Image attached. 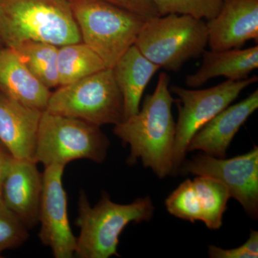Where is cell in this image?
Returning <instances> with one entry per match:
<instances>
[{
  "instance_id": "cb8c5ba5",
  "label": "cell",
  "mask_w": 258,
  "mask_h": 258,
  "mask_svg": "<svg viewBox=\"0 0 258 258\" xmlns=\"http://www.w3.org/2000/svg\"><path fill=\"white\" fill-rule=\"evenodd\" d=\"M71 2L73 0H68ZM142 17L144 20L157 16L158 13L152 0H104Z\"/></svg>"
},
{
  "instance_id": "ac0fdd59",
  "label": "cell",
  "mask_w": 258,
  "mask_h": 258,
  "mask_svg": "<svg viewBox=\"0 0 258 258\" xmlns=\"http://www.w3.org/2000/svg\"><path fill=\"white\" fill-rule=\"evenodd\" d=\"M106 69L108 68L101 57L82 42L58 47L59 86L76 82Z\"/></svg>"
},
{
  "instance_id": "9c48e42d",
  "label": "cell",
  "mask_w": 258,
  "mask_h": 258,
  "mask_svg": "<svg viewBox=\"0 0 258 258\" xmlns=\"http://www.w3.org/2000/svg\"><path fill=\"white\" fill-rule=\"evenodd\" d=\"M180 172L206 176L220 181L231 198L242 205L249 217H258V148L237 157L225 159L198 154L182 163Z\"/></svg>"
},
{
  "instance_id": "8992f818",
  "label": "cell",
  "mask_w": 258,
  "mask_h": 258,
  "mask_svg": "<svg viewBox=\"0 0 258 258\" xmlns=\"http://www.w3.org/2000/svg\"><path fill=\"white\" fill-rule=\"evenodd\" d=\"M109 147V139L101 127L44 111L37 132L35 160L45 167L66 166L77 159L102 164Z\"/></svg>"
},
{
  "instance_id": "8fae6325",
  "label": "cell",
  "mask_w": 258,
  "mask_h": 258,
  "mask_svg": "<svg viewBox=\"0 0 258 258\" xmlns=\"http://www.w3.org/2000/svg\"><path fill=\"white\" fill-rule=\"evenodd\" d=\"M211 50L242 48L258 42V0H223L221 9L206 23Z\"/></svg>"
},
{
  "instance_id": "d4e9b609",
  "label": "cell",
  "mask_w": 258,
  "mask_h": 258,
  "mask_svg": "<svg viewBox=\"0 0 258 258\" xmlns=\"http://www.w3.org/2000/svg\"><path fill=\"white\" fill-rule=\"evenodd\" d=\"M209 257L211 258H257V255H254L247 252L242 247L233 249H222L215 245H210L208 247Z\"/></svg>"
},
{
  "instance_id": "ba28073f",
  "label": "cell",
  "mask_w": 258,
  "mask_h": 258,
  "mask_svg": "<svg viewBox=\"0 0 258 258\" xmlns=\"http://www.w3.org/2000/svg\"><path fill=\"white\" fill-rule=\"evenodd\" d=\"M257 80V76L237 81L227 80L206 89H188L179 86L169 88L171 93L178 97L179 112L173 151V174L179 171L193 136Z\"/></svg>"
},
{
  "instance_id": "2e32d148",
  "label": "cell",
  "mask_w": 258,
  "mask_h": 258,
  "mask_svg": "<svg viewBox=\"0 0 258 258\" xmlns=\"http://www.w3.org/2000/svg\"><path fill=\"white\" fill-rule=\"evenodd\" d=\"M202 55L203 61L198 71L185 78V83L190 88L201 87L220 76L230 81H241L247 79L258 68L257 45L246 49L205 50Z\"/></svg>"
},
{
  "instance_id": "52a82bcc",
  "label": "cell",
  "mask_w": 258,
  "mask_h": 258,
  "mask_svg": "<svg viewBox=\"0 0 258 258\" xmlns=\"http://www.w3.org/2000/svg\"><path fill=\"white\" fill-rule=\"evenodd\" d=\"M45 111L91 124L116 125L123 120V101L113 69H106L51 93Z\"/></svg>"
},
{
  "instance_id": "3957f363",
  "label": "cell",
  "mask_w": 258,
  "mask_h": 258,
  "mask_svg": "<svg viewBox=\"0 0 258 258\" xmlns=\"http://www.w3.org/2000/svg\"><path fill=\"white\" fill-rule=\"evenodd\" d=\"M154 207L150 198H138L131 204L113 203L106 192L93 208L83 190L80 192L79 217L76 225L80 234L76 237L75 255L79 258L118 257L119 237L132 222L151 220Z\"/></svg>"
},
{
  "instance_id": "ffe728a7",
  "label": "cell",
  "mask_w": 258,
  "mask_h": 258,
  "mask_svg": "<svg viewBox=\"0 0 258 258\" xmlns=\"http://www.w3.org/2000/svg\"><path fill=\"white\" fill-rule=\"evenodd\" d=\"M192 181L201 207V222L210 230H218L222 226L223 215L231 198L228 189L210 176H198Z\"/></svg>"
},
{
  "instance_id": "7402d4cb",
  "label": "cell",
  "mask_w": 258,
  "mask_h": 258,
  "mask_svg": "<svg viewBox=\"0 0 258 258\" xmlns=\"http://www.w3.org/2000/svg\"><path fill=\"white\" fill-rule=\"evenodd\" d=\"M166 210L173 216L195 223L201 221L200 200L191 179L185 180L168 197Z\"/></svg>"
},
{
  "instance_id": "4316f807",
  "label": "cell",
  "mask_w": 258,
  "mask_h": 258,
  "mask_svg": "<svg viewBox=\"0 0 258 258\" xmlns=\"http://www.w3.org/2000/svg\"><path fill=\"white\" fill-rule=\"evenodd\" d=\"M242 247L247 252L258 256V232L251 230L249 238L243 244Z\"/></svg>"
},
{
  "instance_id": "277c9868",
  "label": "cell",
  "mask_w": 258,
  "mask_h": 258,
  "mask_svg": "<svg viewBox=\"0 0 258 258\" xmlns=\"http://www.w3.org/2000/svg\"><path fill=\"white\" fill-rule=\"evenodd\" d=\"M70 4L81 42L113 69L135 44L145 20L104 0H73Z\"/></svg>"
},
{
  "instance_id": "5b68a950",
  "label": "cell",
  "mask_w": 258,
  "mask_h": 258,
  "mask_svg": "<svg viewBox=\"0 0 258 258\" xmlns=\"http://www.w3.org/2000/svg\"><path fill=\"white\" fill-rule=\"evenodd\" d=\"M134 45L160 69L177 72L205 50L206 23L188 15H157L145 20Z\"/></svg>"
},
{
  "instance_id": "7c38bea8",
  "label": "cell",
  "mask_w": 258,
  "mask_h": 258,
  "mask_svg": "<svg viewBox=\"0 0 258 258\" xmlns=\"http://www.w3.org/2000/svg\"><path fill=\"white\" fill-rule=\"evenodd\" d=\"M36 161L13 159L3 186V203L30 230L39 224L43 176Z\"/></svg>"
},
{
  "instance_id": "9a60e30c",
  "label": "cell",
  "mask_w": 258,
  "mask_h": 258,
  "mask_svg": "<svg viewBox=\"0 0 258 258\" xmlns=\"http://www.w3.org/2000/svg\"><path fill=\"white\" fill-rule=\"evenodd\" d=\"M0 91L39 111L46 109L50 89L30 72L14 49L0 50Z\"/></svg>"
},
{
  "instance_id": "484cf974",
  "label": "cell",
  "mask_w": 258,
  "mask_h": 258,
  "mask_svg": "<svg viewBox=\"0 0 258 258\" xmlns=\"http://www.w3.org/2000/svg\"><path fill=\"white\" fill-rule=\"evenodd\" d=\"M13 159L14 157L10 154L9 151L0 142V203H3L2 192H3V183Z\"/></svg>"
},
{
  "instance_id": "7a4b0ae2",
  "label": "cell",
  "mask_w": 258,
  "mask_h": 258,
  "mask_svg": "<svg viewBox=\"0 0 258 258\" xmlns=\"http://www.w3.org/2000/svg\"><path fill=\"white\" fill-rule=\"evenodd\" d=\"M0 37L12 49L28 42L57 47L81 42L68 0H0Z\"/></svg>"
},
{
  "instance_id": "e0dca14e",
  "label": "cell",
  "mask_w": 258,
  "mask_h": 258,
  "mask_svg": "<svg viewBox=\"0 0 258 258\" xmlns=\"http://www.w3.org/2000/svg\"><path fill=\"white\" fill-rule=\"evenodd\" d=\"M112 69L123 97L124 120L138 113L144 91L160 67L147 58L134 45Z\"/></svg>"
},
{
  "instance_id": "6da1fadb",
  "label": "cell",
  "mask_w": 258,
  "mask_h": 258,
  "mask_svg": "<svg viewBox=\"0 0 258 258\" xmlns=\"http://www.w3.org/2000/svg\"><path fill=\"white\" fill-rule=\"evenodd\" d=\"M169 84V75L160 73L154 93L146 97L138 113L113 128L123 144L130 146L128 164L141 159L161 179L173 174L176 123L171 108L175 100Z\"/></svg>"
},
{
  "instance_id": "5bb4252c",
  "label": "cell",
  "mask_w": 258,
  "mask_h": 258,
  "mask_svg": "<svg viewBox=\"0 0 258 258\" xmlns=\"http://www.w3.org/2000/svg\"><path fill=\"white\" fill-rule=\"evenodd\" d=\"M42 112L25 106L0 91V142L15 159L35 161Z\"/></svg>"
},
{
  "instance_id": "603a6c76",
  "label": "cell",
  "mask_w": 258,
  "mask_h": 258,
  "mask_svg": "<svg viewBox=\"0 0 258 258\" xmlns=\"http://www.w3.org/2000/svg\"><path fill=\"white\" fill-rule=\"evenodd\" d=\"M28 229L3 203H0V257L8 249L18 248L29 238Z\"/></svg>"
},
{
  "instance_id": "83f0119b",
  "label": "cell",
  "mask_w": 258,
  "mask_h": 258,
  "mask_svg": "<svg viewBox=\"0 0 258 258\" xmlns=\"http://www.w3.org/2000/svg\"><path fill=\"white\" fill-rule=\"evenodd\" d=\"M5 47L4 44H3V40H2L1 37H0V50Z\"/></svg>"
},
{
  "instance_id": "30bf717a",
  "label": "cell",
  "mask_w": 258,
  "mask_h": 258,
  "mask_svg": "<svg viewBox=\"0 0 258 258\" xmlns=\"http://www.w3.org/2000/svg\"><path fill=\"white\" fill-rule=\"evenodd\" d=\"M64 169L63 166L53 164L45 166L42 173L38 237L55 258L74 257L76 248V237L68 216L67 194L62 185Z\"/></svg>"
},
{
  "instance_id": "d6986e66",
  "label": "cell",
  "mask_w": 258,
  "mask_h": 258,
  "mask_svg": "<svg viewBox=\"0 0 258 258\" xmlns=\"http://www.w3.org/2000/svg\"><path fill=\"white\" fill-rule=\"evenodd\" d=\"M14 50L30 72L42 84L49 89L59 87L58 47L47 42H28Z\"/></svg>"
},
{
  "instance_id": "44dd1931",
  "label": "cell",
  "mask_w": 258,
  "mask_h": 258,
  "mask_svg": "<svg viewBox=\"0 0 258 258\" xmlns=\"http://www.w3.org/2000/svg\"><path fill=\"white\" fill-rule=\"evenodd\" d=\"M159 16L188 15L199 20H212L221 9L223 0H152Z\"/></svg>"
},
{
  "instance_id": "4fadbf2b",
  "label": "cell",
  "mask_w": 258,
  "mask_h": 258,
  "mask_svg": "<svg viewBox=\"0 0 258 258\" xmlns=\"http://www.w3.org/2000/svg\"><path fill=\"white\" fill-rule=\"evenodd\" d=\"M258 108V90L247 98L220 112L193 136L187 152L201 151L207 155L225 158L227 151L241 126Z\"/></svg>"
}]
</instances>
